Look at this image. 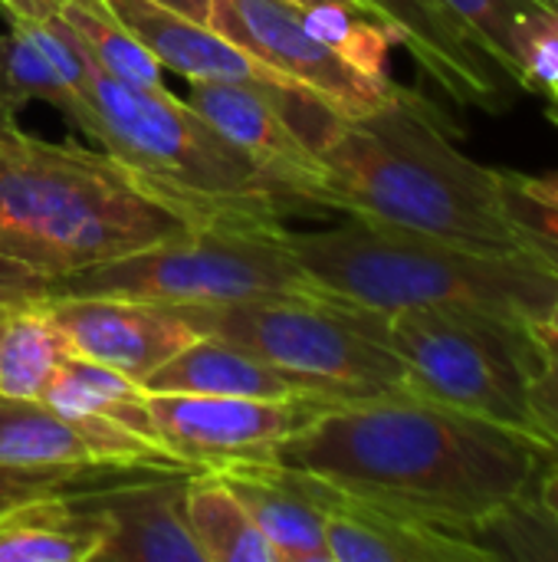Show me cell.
I'll list each match as a JSON object with an SVG mask.
<instances>
[{
  "mask_svg": "<svg viewBox=\"0 0 558 562\" xmlns=\"http://www.w3.org/2000/svg\"><path fill=\"white\" fill-rule=\"evenodd\" d=\"M158 438L191 471L266 464L322 405L237 395H148Z\"/></svg>",
  "mask_w": 558,
  "mask_h": 562,
  "instance_id": "obj_10",
  "label": "cell"
},
{
  "mask_svg": "<svg viewBox=\"0 0 558 562\" xmlns=\"http://www.w3.org/2000/svg\"><path fill=\"white\" fill-rule=\"evenodd\" d=\"M72 346L43 300L10 303L0 316V395L39 402Z\"/></svg>",
  "mask_w": 558,
  "mask_h": 562,
  "instance_id": "obj_22",
  "label": "cell"
},
{
  "mask_svg": "<svg viewBox=\"0 0 558 562\" xmlns=\"http://www.w3.org/2000/svg\"><path fill=\"white\" fill-rule=\"evenodd\" d=\"M414 56L421 72L454 102L500 112L516 82L470 40L437 0H358Z\"/></svg>",
  "mask_w": 558,
  "mask_h": 562,
  "instance_id": "obj_14",
  "label": "cell"
},
{
  "mask_svg": "<svg viewBox=\"0 0 558 562\" xmlns=\"http://www.w3.org/2000/svg\"><path fill=\"white\" fill-rule=\"evenodd\" d=\"M493 560H558V524L536 494V484L483 520L470 537Z\"/></svg>",
  "mask_w": 558,
  "mask_h": 562,
  "instance_id": "obj_26",
  "label": "cell"
},
{
  "mask_svg": "<svg viewBox=\"0 0 558 562\" xmlns=\"http://www.w3.org/2000/svg\"><path fill=\"white\" fill-rule=\"evenodd\" d=\"M503 207L516 231L520 250L558 277V207L533 198L520 184L516 171H503Z\"/></svg>",
  "mask_w": 558,
  "mask_h": 562,
  "instance_id": "obj_28",
  "label": "cell"
},
{
  "mask_svg": "<svg viewBox=\"0 0 558 562\" xmlns=\"http://www.w3.org/2000/svg\"><path fill=\"white\" fill-rule=\"evenodd\" d=\"M0 464L95 468V471H118V474L191 471L155 438L95 418L59 415L46 402L3 398V395H0Z\"/></svg>",
  "mask_w": 558,
  "mask_h": 562,
  "instance_id": "obj_11",
  "label": "cell"
},
{
  "mask_svg": "<svg viewBox=\"0 0 558 562\" xmlns=\"http://www.w3.org/2000/svg\"><path fill=\"white\" fill-rule=\"evenodd\" d=\"M329 491L326 543L332 562H490L470 540L418 517Z\"/></svg>",
  "mask_w": 558,
  "mask_h": 562,
  "instance_id": "obj_17",
  "label": "cell"
},
{
  "mask_svg": "<svg viewBox=\"0 0 558 562\" xmlns=\"http://www.w3.org/2000/svg\"><path fill=\"white\" fill-rule=\"evenodd\" d=\"M49 277L23 267L10 257H0V300L7 303H23V300H46Z\"/></svg>",
  "mask_w": 558,
  "mask_h": 562,
  "instance_id": "obj_31",
  "label": "cell"
},
{
  "mask_svg": "<svg viewBox=\"0 0 558 562\" xmlns=\"http://www.w3.org/2000/svg\"><path fill=\"white\" fill-rule=\"evenodd\" d=\"M214 474H220L243 501L253 524L273 547L276 562H332L326 543L329 491L322 481L276 461Z\"/></svg>",
  "mask_w": 558,
  "mask_h": 562,
  "instance_id": "obj_18",
  "label": "cell"
},
{
  "mask_svg": "<svg viewBox=\"0 0 558 562\" xmlns=\"http://www.w3.org/2000/svg\"><path fill=\"white\" fill-rule=\"evenodd\" d=\"M207 26L342 119L382 109L398 82L375 76L286 0H210Z\"/></svg>",
  "mask_w": 558,
  "mask_h": 562,
  "instance_id": "obj_9",
  "label": "cell"
},
{
  "mask_svg": "<svg viewBox=\"0 0 558 562\" xmlns=\"http://www.w3.org/2000/svg\"><path fill=\"white\" fill-rule=\"evenodd\" d=\"M543 99H546V109H549V119H553V122H556V125H558V86H556V89H553V92H546Z\"/></svg>",
  "mask_w": 558,
  "mask_h": 562,
  "instance_id": "obj_37",
  "label": "cell"
},
{
  "mask_svg": "<svg viewBox=\"0 0 558 562\" xmlns=\"http://www.w3.org/2000/svg\"><path fill=\"white\" fill-rule=\"evenodd\" d=\"M115 20H122L161 63L187 82H257L289 86L273 69L257 63L237 43L220 36L214 26L197 23L155 0H102ZM293 89V86H289Z\"/></svg>",
  "mask_w": 558,
  "mask_h": 562,
  "instance_id": "obj_19",
  "label": "cell"
},
{
  "mask_svg": "<svg viewBox=\"0 0 558 562\" xmlns=\"http://www.w3.org/2000/svg\"><path fill=\"white\" fill-rule=\"evenodd\" d=\"M62 7H105L102 0H0V13L7 20H46Z\"/></svg>",
  "mask_w": 558,
  "mask_h": 562,
  "instance_id": "obj_32",
  "label": "cell"
},
{
  "mask_svg": "<svg viewBox=\"0 0 558 562\" xmlns=\"http://www.w3.org/2000/svg\"><path fill=\"white\" fill-rule=\"evenodd\" d=\"M543 323H546V326H549V329H553V333L558 336V300L553 303V310H549V316H546Z\"/></svg>",
  "mask_w": 558,
  "mask_h": 562,
  "instance_id": "obj_38",
  "label": "cell"
},
{
  "mask_svg": "<svg viewBox=\"0 0 558 562\" xmlns=\"http://www.w3.org/2000/svg\"><path fill=\"white\" fill-rule=\"evenodd\" d=\"M59 16L79 36V43L95 69H102L105 76H112L125 86L168 89L164 69L155 59V53L122 20H115L109 13V7H62Z\"/></svg>",
  "mask_w": 558,
  "mask_h": 562,
  "instance_id": "obj_25",
  "label": "cell"
},
{
  "mask_svg": "<svg viewBox=\"0 0 558 562\" xmlns=\"http://www.w3.org/2000/svg\"><path fill=\"white\" fill-rule=\"evenodd\" d=\"M303 135L319 165L312 191L319 211L474 250H520L503 207V171L464 155L431 99L398 86L362 119H342L322 105L306 119Z\"/></svg>",
  "mask_w": 558,
  "mask_h": 562,
  "instance_id": "obj_2",
  "label": "cell"
},
{
  "mask_svg": "<svg viewBox=\"0 0 558 562\" xmlns=\"http://www.w3.org/2000/svg\"><path fill=\"white\" fill-rule=\"evenodd\" d=\"M39 402H46L49 408L69 418H95V422H109V425L161 441L148 412V392L135 379L109 366L89 362L82 356H69L62 362V369L53 375Z\"/></svg>",
  "mask_w": 558,
  "mask_h": 562,
  "instance_id": "obj_23",
  "label": "cell"
},
{
  "mask_svg": "<svg viewBox=\"0 0 558 562\" xmlns=\"http://www.w3.org/2000/svg\"><path fill=\"white\" fill-rule=\"evenodd\" d=\"M72 128L128 165L194 224H283L306 211L191 102L168 89L125 86L92 59Z\"/></svg>",
  "mask_w": 558,
  "mask_h": 562,
  "instance_id": "obj_5",
  "label": "cell"
},
{
  "mask_svg": "<svg viewBox=\"0 0 558 562\" xmlns=\"http://www.w3.org/2000/svg\"><path fill=\"white\" fill-rule=\"evenodd\" d=\"M191 227L201 224L105 148L46 142L0 119V257L62 277Z\"/></svg>",
  "mask_w": 558,
  "mask_h": 562,
  "instance_id": "obj_3",
  "label": "cell"
},
{
  "mask_svg": "<svg viewBox=\"0 0 558 562\" xmlns=\"http://www.w3.org/2000/svg\"><path fill=\"white\" fill-rule=\"evenodd\" d=\"M536 339H539V366L529 385V408L539 438L558 454V336L546 323H536Z\"/></svg>",
  "mask_w": 558,
  "mask_h": 562,
  "instance_id": "obj_30",
  "label": "cell"
},
{
  "mask_svg": "<svg viewBox=\"0 0 558 562\" xmlns=\"http://www.w3.org/2000/svg\"><path fill=\"white\" fill-rule=\"evenodd\" d=\"M467 33L470 40L516 82L520 89V49L523 30L536 7L533 0H437Z\"/></svg>",
  "mask_w": 558,
  "mask_h": 562,
  "instance_id": "obj_27",
  "label": "cell"
},
{
  "mask_svg": "<svg viewBox=\"0 0 558 562\" xmlns=\"http://www.w3.org/2000/svg\"><path fill=\"white\" fill-rule=\"evenodd\" d=\"M289 86L257 82H191L187 102L273 181H280L306 211L316 191V151L289 115Z\"/></svg>",
  "mask_w": 558,
  "mask_h": 562,
  "instance_id": "obj_12",
  "label": "cell"
},
{
  "mask_svg": "<svg viewBox=\"0 0 558 562\" xmlns=\"http://www.w3.org/2000/svg\"><path fill=\"white\" fill-rule=\"evenodd\" d=\"M191 471H148L132 484L89 487L105 517V543L95 562H204L184 514Z\"/></svg>",
  "mask_w": 558,
  "mask_h": 562,
  "instance_id": "obj_15",
  "label": "cell"
},
{
  "mask_svg": "<svg viewBox=\"0 0 558 562\" xmlns=\"http://www.w3.org/2000/svg\"><path fill=\"white\" fill-rule=\"evenodd\" d=\"M553 454L516 428L424 395H388L322 408L273 461L467 540L529 491Z\"/></svg>",
  "mask_w": 558,
  "mask_h": 562,
  "instance_id": "obj_1",
  "label": "cell"
},
{
  "mask_svg": "<svg viewBox=\"0 0 558 562\" xmlns=\"http://www.w3.org/2000/svg\"><path fill=\"white\" fill-rule=\"evenodd\" d=\"M105 517L89 487L26 497L0 510V562H95Z\"/></svg>",
  "mask_w": 558,
  "mask_h": 562,
  "instance_id": "obj_21",
  "label": "cell"
},
{
  "mask_svg": "<svg viewBox=\"0 0 558 562\" xmlns=\"http://www.w3.org/2000/svg\"><path fill=\"white\" fill-rule=\"evenodd\" d=\"M536 7H543V10H549V13H556L558 16V0H533Z\"/></svg>",
  "mask_w": 558,
  "mask_h": 562,
  "instance_id": "obj_39",
  "label": "cell"
},
{
  "mask_svg": "<svg viewBox=\"0 0 558 562\" xmlns=\"http://www.w3.org/2000/svg\"><path fill=\"white\" fill-rule=\"evenodd\" d=\"M520 184H523L533 198H539V201L558 207V171L556 175H543V178H526V175H520Z\"/></svg>",
  "mask_w": 558,
  "mask_h": 562,
  "instance_id": "obj_34",
  "label": "cell"
},
{
  "mask_svg": "<svg viewBox=\"0 0 558 562\" xmlns=\"http://www.w3.org/2000/svg\"><path fill=\"white\" fill-rule=\"evenodd\" d=\"M293 7H299L303 13H316V10H349V13H368L358 0H286ZM372 16V13H368Z\"/></svg>",
  "mask_w": 558,
  "mask_h": 562,
  "instance_id": "obj_35",
  "label": "cell"
},
{
  "mask_svg": "<svg viewBox=\"0 0 558 562\" xmlns=\"http://www.w3.org/2000/svg\"><path fill=\"white\" fill-rule=\"evenodd\" d=\"M118 471H95V468H13L0 464V510L59 491H79L86 484H109Z\"/></svg>",
  "mask_w": 558,
  "mask_h": 562,
  "instance_id": "obj_29",
  "label": "cell"
},
{
  "mask_svg": "<svg viewBox=\"0 0 558 562\" xmlns=\"http://www.w3.org/2000/svg\"><path fill=\"white\" fill-rule=\"evenodd\" d=\"M7 306H10V303H7V300H0V316H3V310H7Z\"/></svg>",
  "mask_w": 558,
  "mask_h": 562,
  "instance_id": "obj_40",
  "label": "cell"
},
{
  "mask_svg": "<svg viewBox=\"0 0 558 562\" xmlns=\"http://www.w3.org/2000/svg\"><path fill=\"white\" fill-rule=\"evenodd\" d=\"M171 310L201 336H217L257 352L329 408L414 395L401 359L382 336V313L375 310L303 296Z\"/></svg>",
  "mask_w": 558,
  "mask_h": 562,
  "instance_id": "obj_6",
  "label": "cell"
},
{
  "mask_svg": "<svg viewBox=\"0 0 558 562\" xmlns=\"http://www.w3.org/2000/svg\"><path fill=\"white\" fill-rule=\"evenodd\" d=\"M86 76L89 56L59 13L7 20L0 33V119H16L30 102H46L72 125L86 99Z\"/></svg>",
  "mask_w": 558,
  "mask_h": 562,
  "instance_id": "obj_16",
  "label": "cell"
},
{
  "mask_svg": "<svg viewBox=\"0 0 558 562\" xmlns=\"http://www.w3.org/2000/svg\"><path fill=\"white\" fill-rule=\"evenodd\" d=\"M155 3H161L168 10H178V13H184V16L197 20V23H207V13H210V0H155Z\"/></svg>",
  "mask_w": 558,
  "mask_h": 562,
  "instance_id": "obj_36",
  "label": "cell"
},
{
  "mask_svg": "<svg viewBox=\"0 0 558 562\" xmlns=\"http://www.w3.org/2000/svg\"><path fill=\"white\" fill-rule=\"evenodd\" d=\"M382 336L414 395L539 438L529 408L536 323L477 306H421L382 313Z\"/></svg>",
  "mask_w": 558,
  "mask_h": 562,
  "instance_id": "obj_8",
  "label": "cell"
},
{
  "mask_svg": "<svg viewBox=\"0 0 558 562\" xmlns=\"http://www.w3.org/2000/svg\"><path fill=\"white\" fill-rule=\"evenodd\" d=\"M125 296L158 306H217L326 296L286 240V224H201L145 250L49 277L46 300Z\"/></svg>",
  "mask_w": 558,
  "mask_h": 562,
  "instance_id": "obj_7",
  "label": "cell"
},
{
  "mask_svg": "<svg viewBox=\"0 0 558 562\" xmlns=\"http://www.w3.org/2000/svg\"><path fill=\"white\" fill-rule=\"evenodd\" d=\"M184 514L204 562H276L250 510L220 474L197 471L187 477Z\"/></svg>",
  "mask_w": 558,
  "mask_h": 562,
  "instance_id": "obj_24",
  "label": "cell"
},
{
  "mask_svg": "<svg viewBox=\"0 0 558 562\" xmlns=\"http://www.w3.org/2000/svg\"><path fill=\"white\" fill-rule=\"evenodd\" d=\"M536 494H539V501L546 504V510L556 517L558 524V454H553L546 461V468H543V474L536 481Z\"/></svg>",
  "mask_w": 558,
  "mask_h": 562,
  "instance_id": "obj_33",
  "label": "cell"
},
{
  "mask_svg": "<svg viewBox=\"0 0 558 562\" xmlns=\"http://www.w3.org/2000/svg\"><path fill=\"white\" fill-rule=\"evenodd\" d=\"M66 333L72 356L109 366L138 385L201 333L171 306L125 296H59L43 300Z\"/></svg>",
  "mask_w": 558,
  "mask_h": 562,
  "instance_id": "obj_13",
  "label": "cell"
},
{
  "mask_svg": "<svg viewBox=\"0 0 558 562\" xmlns=\"http://www.w3.org/2000/svg\"><path fill=\"white\" fill-rule=\"evenodd\" d=\"M141 389L148 395H237L322 405L299 382H293L286 372H280L257 352L217 336H197L161 369H155L141 382Z\"/></svg>",
  "mask_w": 558,
  "mask_h": 562,
  "instance_id": "obj_20",
  "label": "cell"
},
{
  "mask_svg": "<svg viewBox=\"0 0 558 562\" xmlns=\"http://www.w3.org/2000/svg\"><path fill=\"white\" fill-rule=\"evenodd\" d=\"M286 240L326 296L375 313L477 306L543 323L558 300V277L523 250H474L358 217L309 234L286 227Z\"/></svg>",
  "mask_w": 558,
  "mask_h": 562,
  "instance_id": "obj_4",
  "label": "cell"
}]
</instances>
